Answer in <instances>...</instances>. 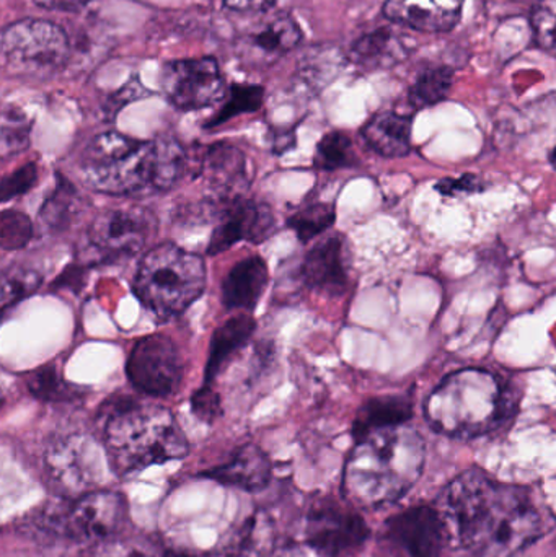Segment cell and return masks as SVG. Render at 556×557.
<instances>
[{"instance_id": "obj_10", "label": "cell", "mask_w": 556, "mask_h": 557, "mask_svg": "<svg viewBox=\"0 0 556 557\" xmlns=\"http://www.w3.org/2000/svg\"><path fill=\"white\" fill-rule=\"evenodd\" d=\"M182 354L163 334L143 337L134 344L126 362V375L137 392L149 396H170L183 382Z\"/></svg>"}, {"instance_id": "obj_21", "label": "cell", "mask_w": 556, "mask_h": 557, "mask_svg": "<svg viewBox=\"0 0 556 557\" xmlns=\"http://www.w3.org/2000/svg\"><path fill=\"white\" fill-rule=\"evenodd\" d=\"M271 473L273 468L268 455L257 445L248 444L238 448L227 463L214 468L208 476L248 493H258L270 484Z\"/></svg>"}, {"instance_id": "obj_38", "label": "cell", "mask_w": 556, "mask_h": 557, "mask_svg": "<svg viewBox=\"0 0 556 557\" xmlns=\"http://www.w3.org/2000/svg\"><path fill=\"white\" fill-rule=\"evenodd\" d=\"M71 205L67 189L59 186L58 191L52 195L51 199H48L45 208H42V219H45L49 228H55L64 224L65 219L69 218V212H71Z\"/></svg>"}, {"instance_id": "obj_15", "label": "cell", "mask_w": 556, "mask_h": 557, "mask_svg": "<svg viewBox=\"0 0 556 557\" xmlns=\"http://www.w3.org/2000/svg\"><path fill=\"white\" fill-rule=\"evenodd\" d=\"M126 520V503L120 494L97 490L82 494L65 517V529L78 542L97 543L114 539Z\"/></svg>"}, {"instance_id": "obj_31", "label": "cell", "mask_w": 556, "mask_h": 557, "mask_svg": "<svg viewBox=\"0 0 556 557\" xmlns=\"http://www.w3.org/2000/svg\"><path fill=\"white\" fill-rule=\"evenodd\" d=\"M336 221L335 206L326 202H316V205L306 206L294 212L287 219V227L296 232L297 238L302 244H309L313 238L329 231Z\"/></svg>"}, {"instance_id": "obj_12", "label": "cell", "mask_w": 556, "mask_h": 557, "mask_svg": "<svg viewBox=\"0 0 556 557\" xmlns=\"http://www.w3.org/2000/svg\"><path fill=\"white\" fill-rule=\"evenodd\" d=\"M45 465L59 490L77 496L100 490L107 476L97 445L82 434L52 441L45 454Z\"/></svg>"}, {"instance_id": "obj_36", "label": "cell", "mask_w": 556, "mask_h": 557, "mask_svg": "<svg viewBox=\"0 0 556 557\" xmlns=\"http://www.w3.org/2000/svg\"><path fill=\"white\" fill-rule=\"evenodd\" d=\"M191 408L196 418L212 424L221 416V396L212 389V385H205L193 395Z\"/></svg>"}, {"instance_id": "obj_33", "label": "cell", "mask_w": 556, "mask_h": 557, "mask_svg": "<svg viewBox=\"0 0 556 557\" xmlns=\"http://www.w3.org/2000/svg\"><path fill=\"white\" fill-rule=\"evenodd\" d=\"M556 0H535L531 9L532 35L535 45L547 52L555 51Z\"/></svg>"}, {"instance_id": "obj_7", "label": "cell", "mask_w": 556, "mask_h": 557, "mask_svg": "<svg viewBox=\"0 0 556 557\" xmlns=\"http://www.w3.org/2000/svg\"><path fill=\"white\" fill-rule=\"evenodd\" d=\"M0 54L13 71L49 75L61 71L71 54L67 33L41 18H23L0 29Z\"/></svg>"}, {"instance_id": "obj_4", "label": "cell", "mask_w": 556, "mask_h": 557, "mask_svg": "<svg viewBox=\"0 0 556 557\" xmlns=\"http://www.w3.org/2000/svg\"><path fill=\"white\" fill-rule=\"evenodd\" d=\"M518 388L485 369L449 373L424 401V418L437 434L477 438L505 428L519 406Z\"/></svg>"}, {"instance_id": "obj_6", "label": "cell", "mask_w": 556, "mask_h": 557, "mask_svg": "<svg viewBox=\"0 0 556 557\" xmlns=\"http://www.w3.org/2000/svg\"><path fill=\"white\" fill-rule=\"evenodd\" d=\"M133 287L140 304L157 318L176 317L205 292V260L170 242L157 245L140 260Z\"/></svg>"}, {"instance_id": "obj_2", "label": "cell", "mask_w": 556, "mask_h": 557, "mask_svg": "<svg viewBox=\"0 0 556 557\" xmlns=\"http://www.w3.org/2000/svg\"><path fill=\"white\" fill-rule=\"evenodd\" d=\"M77 170L94 191L144 198L178 185L191 172V157L173 137L139 140L108 131L82 150Z\"/></svg>"}, {"instance_id": "obj_18", "label": "cell", "mask_w": 556, "mask_h": 557, "mask_svg": "<svg viewBox=\"0 0 556 557\" xmlns=\"http://www.w3.org/2000/svg\"><path fill=\"white\" fill-rule=\"evenodd\" d=\"M198 173L206 176L218 202L242 196V189L250 183L247 157L228 143L209 146L199 162Z\"/></svg>"}, {"instance_id": "obj_35", "label": "cell", "mask_w": 556, "mask_h": 557, "mask_svg": "<svg viewBox=\"0 0 556 557\" xmlns=\"http://www.w3.org/2000/svg\"><path fill=\"white\" fill-rule=\"evenodd\" d=\"M28 388L42 399H61L69 396V388L52 367H42L28 376Z\"/></svg>"}, {"instance_id": "obj_5", "label": "cell", "mask_w": 556, "mask_h": 557, "mask_svg": "<svg viewBox=\"0 0 556 557\" xmlns=\"http://www.w3.org/2000/svg\"><path fill=\"white\" fill-rule=\"evenodd\" d=\"M104 451L114 473L131 474L186 457L189 444L169 409L120 399L108 409Z\"/></svg>"}, {"instance_id": "obj_30", "label": "cell", "mask_w": 556, "mask_h": 557, "mask_svg": "<svg viewBox=\"0 0 556 557\" xmlns=\"http://www.w3.org/2000/svg\"><path fill=\"white\" fill-rule=\"evenodd\" d=\"M42 282L41 274L23 267L0 271V321L23 298L32 295Z\"/></svg>"}, {"instance_id": "obj_11", "label": "cell", "mask_w": 556, "mask_h": 557, "mask_svg": "<svg viewBox=\"0 0 556 557\" xmlns=\"http://www.w3.org/2000/svg\"><path fill=\"white\" fill-rule=\"evenodd\" d=\"M163 95L180 111H196L224 100V75L214 58L172 61L160 77Z\"/></svg>"}, {"instance_id": "obj_8", "label": "cell", "mask_w": 556, "mask_h": 557, "mask_svg": "<svg viewBox=\"0 0 556 557\" xmlns=\"http://www.w3.org/2000/svg\"><path fill=\"white\" fill-rule=\"evenodd\" d=\"M157 218L144 206H121L101 211L87 231V242L101 261L133 257L156 237Z\"/></svg>"}, {"instance_id": "obj_29", "label": "cell", "mask_w": 556, "mask_h": 557, "mask_svg": "<svg viewBox=\"0 0 556 557\" xmlns=\"http://www.w3.org/2000/svg\"><path fill=\"white\" fill-rule=\"evenodd\" d=\"M264 88L260 85L234 84L224 97L221 110L206 123V127L221 126L238 114L255 113L263 107Z\"/></svg>"}, {"instance_id": "obj_32", "label": "cell", "mask_w": 556, "mask_h": 557, "mask_svg": "<svg viewBox=\"0 0 556 557\" xmlns=\"http://www.w3.org/2000/svg\"><path fill=\"white\" fill-rule=\"evenodd\" d=\"M33 234L35 231L28 215L12 209L0 214V248L2 250H22L32 242Z\"/></svg>"}, {"instance_id": "obj_41", "label": "cell", "mask_w": 556, "mask_h": 557, "mask_svg": "<svg viewBox=\"0 0 556 557\" xmlns=\"http://www.w3.org/2000/svg\"><path fill=\"white\" fill-rule=\"evenodd\" d=\"M33 2L42 9L55 10V12H77L91 0H33Z\"/></svg>"}, {"instance_id": "obj_24", "label": "cell", "mask_w": 556, "mask_h": 557, "mask_svg": "<svg viewBox=\"0 0 556 557\" xmlns=\"http://www.w3.org/2000/svg\"><path fill=\"white\" fill-rule=\"evenodd\" d=\"M255 330H257V321L250 314H238L214 331L205 369L206 385H212L219 373L231 362L232 357L247 346Z\"/></svg>"}, {"instance_id": "obj_25", "label": "cell", "mask_w": 556, "mask_h": 557, "mask_svg": "<svg viewBox=\"0 0 556 557\" xmlns=\"http://www.w3.org/2000/svg\"><path fill=\"white\" fill-rule=\"evenodd\" d=\"M413 416V401L408 395L374 396L359 408L353 424L356 441L371 432L407 424Z\"/></svg>"}, {"instance_id": "obj_42", "label": "cell", "mask_w": 556, "mask_h": 557, "mask_svg": "<svg viewBox=\"0 0 556 557\" xmlns=\"http://www.w3.org/2000/svg\"><path fill=\"white\" fill-rule=\"evenodd\" d=\"M0 202H5V199H3L2 189H0Z\"/></svg>"}, {"instance_id": "obj_34", "label": "cell", "mask_w": 556, "mask_h": 557, "mask_svg": "<svg viewBox=\"0 0 556 557\" xmlns=\"http://www.w3.org/2000/svg\"><path fill=\"white\" fill-rule=\"evenodd\" d=\"M28 121L16 111L0 116V157L22 152L28 144Z\"/></svg>"}, {"instance_id": "obj_20", "label": "cell", "mask_w": 556, "mask_h": 557, "mask_svg": "<svg viewBox=\"0 0 556 557\" xmlns=\"http://www.w3.org/2000/svg\"><path fill=\"white\" fill-rule=\"evenodd\" d=\"M302 38L299 23L287 13H281L258 26L245 38V51L250 54V61L273 64L294 51Z\"/></svg>"}, {"instance_id": "obj_9", "label": "cell", "mask_w": 556, "mask_h": 557, "mask_svg": "<svg viewBox=\"0 0 556 557\" xmlns=\"http://www.w3.org/2000/svg\"><path fill=\"white\" fill-rule=\"evenodd\" d=\"M304 542L319 557H349L369 539V529L355 510L332 499L313 504L304 520Z\"/></svg>"}, {"instance_id": "obj_27", "label": "cell", "mask_w": 556, "mask_h": 557, "mask_svg": "<svg viewBox=\"0 0 556 557\" xmlns=\"http://www.w3.org/2000/svg\"><path fill=\"white\" fill-rule=\"evenodd\" d=\"M454 84V71L447 65L428 67L418 75L410 88V103L415 110L434 107L446 100Z\"/></svg>"}, {"instance_id": "obj_19", "label": "cell", "mask_w": 556, "mask_h": 557, "mask_svg": "<svg viewBox=\"0 0 556 557\" xmlns=\"http://www.w3.org/2000/svg\"><path fill=\"white\" fill-rule=\"evenodd\" d=\"M270 273L261 257L238 261L222 282V304L227 310H244L251 313L267 292Z\"/></svg>"}, {"instance_id": "obj_14", "label": "cell", "mask_w": 556, "mask_h": 557, "mask_svg": "<svg viewBox=\"0 0 556 557\" xmlns=\"http://www.w3.org/2000/svg\"><path fill=\"white\" fill-rule=\"evenodd\" d=\"M218 227L212 231L208 255H221L240 242L263 244L276 231V218L264 202L244 196L218 202Z\"/></svg>"}, {"instance_id": "obj_40", "label": "cell", "mask_w": 556, "mask_h": 557, "mask_svg": "<svg viewBox=\"0 0 556 557\" xmlns=\"http://www.w3.org/2000/svg\"><path fill=\"white\" fill-rule=\"evenodd\" d=\"M225 9L240 13H263L273 9L276 0H222Z\"/></svg>"}, {"instance_id": "obj_16", "label": "cell", "mask_w": 556, "mask_h": 557, "mask_svg": "<svg viewBox=\"0 0 556 557\" xmlns=\"http://www.w3.org/2000/svg\"><path fill=\"white\" fill-rule=\"evenodd\" d=\"M351 253L343 235H330L310 248L302 263L304 282L312 290L339 297L348 290Z\"/></svg>"}, {"instance_id": "obj_22", "label": "cell", "mask_w": 556, "mask_h": 557, "mask_svg": "<svg viewBox=\"0 0 556 557\" xmlns=\"http://www.w3.org/2000/svg\"><path fill=\"white\" fill-rule=\"evenodd\" d=\"M411 116L397 111H381L374 114L361 129L362 139L369 149L384 159H404L411 152Z\"/></svg>"}, {"instance_id": "obj_3", "label": "cell", "mask_w": 556, "mask_h": 557, "mask_svg": "<svg viewBox=\"0 0 556 557\" xmlns=\"http://www.w3.org/2000/svg\"><path fill=\"white\" fill-rule=\"evenodd\" d=\"M427 444L407 424L371 432L356 441L346 461V499L366 509H381L400 500L420 480Z\"/></svg>"}, {"instance_id": "obj_13", "label": "cell", "mask_w": 556, "mask_h": 557, "mask_svg": "<svg viewBox=\"0 0 556 557\" xmlns=\"http://www.w3.org/2000/svg\"><path fill=\"white\" fill-rule=\"evenodd\" d=\"M379 543L385 557H441L449 546L440 513L427 506L411 507L392 517Z\"/></svg>"}, {"instance_id": "obj_1", "label": "cell", "mask_w": 556, "mask_h": 557, "mask_svg": "<svg viewBox=\"0 0 556 557\" xmlns=\"http://www.w3.org/2000/svg\"><path fill=\"white\" fill-rule=\"evenodd\" d=\"M434 509L449 546L472 557H515L547 532L548 520L531 491L498 483L480 468L450 481Z\"/></svg>"}, {"instance_id": "obj_23", "label": "cell", "mask_w": 556, "mask_h": 557, "mask_svg": "<svg viewBox=\"0 0 556 557\" xmlns=\"http://www.w3.org/2000/svg\"><path fill=\"white\" fill-rule=\"evenodd\" d=\"M404 38L387 26L374 29L353 42L351 49H349V61L355 62L358 67L369 69V71L397 65L410 52Z\"/></svg>"}, {"instance_id": "obj_26", "label": "cell", "mask_w": 556, "mask_h": 557, "mask_svg": "<svg viewBox=\"0 0 556 557\" xmlns=\"http://www.w3.org/2000/svg\"><path fill=\"white\" fill-rule=\"evenodd\" d=\"M273 536L270 517L255 512L227 543L224 557H261L268 552Z\"/></svg>"}, {"instance_id": "obj_37", "label": "cell", "mask_w": 556, "mask_h": 557, "mask_svg": "<svg viewBox=\"0 0 556 557\" xmlns=\"http://www.w3.org/2000/svg\"><path fill=\"white\" fill-rule=\"evenodd\" d=\"M84 557H156L143 546L134 545L133 542L111 539L107 542L97 543L94 548Z\"/></svg>"}, {"instance_id": "obj_17", "label": "cell", "mask_w": 556, "mask_h": 557, "mask_svg": "<svg viewBox=\"0 0 556 557\" xmlns=\"http://www.w3.org/2000/svg\"><path fill=\"white\" fill-rule=\"evenodd\" d=\"M466 0H385V18L421 33H449L462 18Z\"/></svg>"}, {"instance_id": "obj_28", "label": "cell", "mask_w": 556, "mask_h": 557, "mask_svg": "<svg viewBox=\"0 0 556 557\" xmlns=\"http://www.w3.org/2000/svg\"><path fill=\"white\" fill-rule=\"evenodd\" d=\"M313 165L316 169L325 170V172L358 165L351 137L343 131H332V133L325 134L317 144Z\"/></svg>"}, {"instance_id": "obj_39", "label": "cell", "mask_w": 556, "mask_h": 557, "mask_svg": "<svg viewBox=\"0 0 556 557\" xmlns=\"http://www.w3.org/2000/svg\"><path fill=\"white\" fill-rule=\"evenodd\" d=\"M436 191L446 198H454L459 195H472L482 189V182L479 176L467 173V175L459 176V178H443L436 183Z\"/></svg>"}]
</instances>
